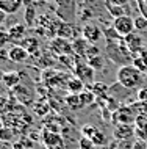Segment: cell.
Returning a JSON list of instances; mask_svg holds the SVG:
<instances>
[{
    "label": "cell",
    "mask_w": 147,
    "mask_h": 149,
    "mask_svg": "<svg viewBox=\"0 0 147 149\" xmlns=\"http://www.w3.org/2000/svg\"><path fill=\"white\" fill-rule=\"evenodd\" d=\"M138 100L141 104H147V88H141L138 91Z\"/></svg>",
    "instance_id": "37"
},
{
    "label": "cell",
    "mask_w": 147,
    "mask_h": 149,
    "mask_svg": "<svg viewBox=\"0 0 147 149\" xmlns=\"http://www.w3.org/2000/svg\"><path fill=\"white\" fill-rule=\"evenodd\" d=\"M5 19H6V14H5V11H3V10H0V27L3 25V22H5Z\"/></svg>",
    "instance_id": "41"
},
{
    "label": "cell",
    "mask_w": 147,
    "mask_h": 149,
    "mask_svg": "<svg viewBox=\"0 0 147 149\" xmlns=\"http://www.w3.org/2000/svg\"><path fill=\"white\" fill-rule=\"evenodd\" d=\"M23 75L21 74V72L17 71H10V72H5V74H2V77H0V80L3 82V85L8 86V88H14L17 86L19 83H21Z\"/></svg>",
    "instance_id": "13"
},
{
    "label": "cell",
    "mask_w": 147,
    "mask_h": 149,
    "mask_svg": "<svg viewBox=\"0 0 147 149\" xmlns=\"http://www.w3.org/2000/svg\"><path fill=\"white\" fill-rule=\"evenodd\" d=\"M25 3V0H0V10L5 11V14H16Z\"/></svg>",
    "instance_id": "14"
},
{
    "label": "cell",
    "mask_w": 147,
    "mask_h": 149,
    "mask_svg": "<svg viewBox=\"0 0 147 149\" xmlns=\"http://www.w3.org/2000/svg\"><path fill=\"white\" fill-rule=\"evenodd\" d=\"M89 90L92 91V93H94V94H96V96H102L103 93H105V91H108L110 88L106 86L105 83H99V82H97V83H91Z\"/></svg>",
    "instance_id": "26"
},
{
    "label": "cell",
    "mask_w": 147,
    "mask_h": 149,
    "mask_svg": "<svg viewBox=\"0 0 147 149\" xmlns=\"http://www.w3.org/2000/svg\"><path fill=\"white\" fill-rule=\"evenodd\" d=\"M136 129L139 130H147V113L146 111H141V115L136 116Z\"/></svg>",
    "instance_id": "27"
},
{
    "label": "cell",
    "mask_w": 147,
    "mask_h": 149,
    "mask_svg": "<svg viewBox=\"0 0 147 149\" xmlns=\"http://www.w3.org/2000/svg\"><path fill=\"white\" fill-rule=\"evenodd\" d=\"M96 132H97V129L94 127V126H89V124H86L85 127H81V134L85 135V136H89V138H92Z\"/></svg>",
    "instance_id": "34"
},
{
    "label": "cell",
    "mask_w": 147,
    "mask_h": 149,
    "mask_svg": "<svg viewBox=\"0 0 147 149\" xmlns=\"http://www.w3.org/2000/svg\"><path fill=\"white\" fill-rule=\"evenodd\" d=\"M81 33H83V38L91 44H96L99 39L102 38V30L99 29L96 24H86V25L83 27Z\"/></svg>",
    "instance_id": "7"
},
{
    "label": "cell",
    "mask_w": 147,
    "mask_h": 149,
    "mask_svg": "<svg viewBox=\"0 0 147 149\" xmlns=\"http://www.w3.org/2000/svg\"><path fill=\"white\" fill-rule=\"evenodd\" d=\"M89 44L85 38H80V39H77L74 44H72V47H74V52H77L80 57L83 58H86V52H88V47H89Z\"/></svg>",
    "instance_id": "19"
},
{
    "label": "cell",
    "mask_w": 147,
    "mask_h": 149,
    "mask_svg": "<svg viewBox=\"0 0 147 149\" xmlns=\"http://www.w3.org/2000/svg\"><path fill=\"white\" fill-rule=\"evenodd\" d=\"M6 42H11L10 36H8V31H0V49H3V46Z\"/></svg>",
    "instance_id": "39"
},
{
    "label": "cell",
    "mask_w": 147,
    "mask_h": 149,
    "mask_svg": "<svg viewBox=\"0 0 147 149\" xmlns=\"http://www.w3.org/2000/svg\"><path fill=\"white\" fill-rule=\"evenodd\" d=\"M97 55H100V49H99L97 46H94V44H89L88 52H86V60L91 58V57H97Z\"/></svg>",
    "instance_id": "35"
},
{
    "label": "cell",
    "mask_w": 147,
    "mask_h": 149,
    "mask_svg": "<svg viewBox=\"0 0 147 149\" xmlns=\"http://www.w3.org/2000/svg\"><path fill=\"white\" fill-rule=\"evenodd\" d=\"M78 148L80 149H92L94 148V143L92 140L89 138V136H80V140H78Z\"/></svg>",
    "instance_id": "30"
},
{
    "label": "cell",
    "mask_w": 147,
    "mask_h": 149,
    "mask_svg": "<svg viewBox=\"0 0 147 149\" xmlns=\"http://www.w3.org/2000/svg\"><path fill=\"white\" fill-rule=\"evenodd\" d=\"M88 64L94 71H100V69H103V66H105V60H103L102 55H97V57L88 58Z\"/></svg>",
    "instance_id": "21"
},
{
    "label": "cell",
    "mask_w": 147,
    "mask_h": 149,
    "mask_svg": "<svg viewBox=\"0 0 147 149\" xmlns=\"http://www.w3.org/2000/svg\"><path fill=\"white\" fill-rule=\"evenodd\" d=\"M8 61H11L10 60V54H8V50H5V47L3 49H0V66L2 64H5Z\"/></svg>",
    "instance_id": "36"
},
{
    "label": "cell",
    "mask_w": 147,
    "mask_h": 149,
    "mask_svg": "<svg viewBox=\"0 0 147 149\" xmlns=\"http://www.w3.org/2000/svg\"><path fill=\"white\" fill-rule=\"evenodd\" d=\"M117 83H121L127 90H136L142 83V72L136 69L133 64L121 66L117 71Z\"/></svg>",
    "instance_id": "2"
},
{
    "label": "cell",
    "mask_w": 147,
    "mask_h": 149,
    "mask_svg": "<svg viewBox=\"0 0 147 149\" xmlns=\"http://www.w3.org/2000/svg\"><path fill=\"white\" fill-rule=\"evenodd\" d=\"M0 149H11V148L8 146L6 143H3V141H2V143H0Z\"/></svg>",
    "instance_id": "44"
},
{
    "label": "cell",
    "mask_w": 147,
    "mask_h": 149,
    "mask_svg": "<svg viewBox=\"0 0 147 149\" xmlns=\"http://www.w3.org/2000/svg\"><path fill=\"white\" fill-rule=\"evenodd\" d=\"M130 0H105V8L110 6H125Z\"/></svg>",
    "instance_id": "33"
},
{
    "label": "cell",
    "mask_w": 147,
    "mask_h": 149,
    "mask_svg": "<svg viewBox=\"0 0 147 149\" xmlns=\"http://www.w3.org/2000/svg\"><path fill=\"white\" fill-rule=\"evenodd\" d=\"M135 30H139V31H146L147 30V19L144 16H138L135 17Z\"/></svg>",
    "instance_id": "29"
},
{
    "label": "cell",
    "mask_w": 147,
    "mask_h": 149,
    "mask_svg": "<svg viewBox=\"0 0 147 149\" xmlns=\"http://www.w3.org/2000/svg\"><path fill=\"white\" fill-rule=\"evenodd\" d=\"M17 44H21L22 47H25L27 50H28V54H33V52H36L38 50V47H39V42H38V39L36 38H33V36H30V38H23L21 42H17Z\"/></svg>",
    "instance_id": "20"
},
{
    "label": "cell",
    "mask_w": 147,
    "mask_h": 149,
    "mask_svg": "<svg viewBox=\"0 0 147 149\" xmlns=\"http://www.w3.org/2000/svg\"><path fill=\"white\" fill-rule=\"evenodd\" d=\"M14 94H16V97H17L19 100H22L23 104H30L31 97H33V93L28 91L25 86H22L21 83H19L17 86H14Z\"/></svg>",
    "instance_id": "18"
},
{
    "label": "cell",
    "mask_w": 147,
    "mask_h": 149,
    "mask_svg": "<svg viewBox=\"0 0 147 149\" xmlns=\"http://www.w3.org/2000/svg\"><path fill=\"white\" fill-rule=\"evenodd\" d=\"M106 11H108V14H110L113 19L121 17V16H125V14H127L125 6H110V8H106Z\"/></svg>",
    "instance_id": "24"
},
{
    "label": "cell",
    "mask_w": 147,
    "mask_h": 149,
    "mask_svg": "<svg viewBox=\"0 0 147 149\" xmlns=\"http://www.w3.org/2000/svg\"><path fill=\"white\" fill-rule=\"evenodd\" d=\"M80 99H81V102H83V105H89L91 102H94V99H96V94H94L92 91H83V93H80Z\"/></svg>",
    "instance_id": "28"
},
{
    "label": "cell",
    "mask_w": 147,
    "mask_h": 149,
    "mask_svg": "<svg viewBox=\"0 0 147 149\" xmlns=\"http://www.w3.org/2000/svg\"><path fill=\"white\" fill-rule=\"evenodd\" d=\"M92 143H94V146H103V144L106 143V138H105V134H102V132H96V134H94V136L92 138Z\"/></svg>",
    "instance_id": "31"
},
{
    "label": "cell",
    "mask_w": 147,
    "mask_h": 149,
    "mask_svg": "<svg viewBox=\"0 0 147 149\" xmlns=\"http://www.w3.org/2000/svg\"><path fill=\"white\" fill-rule=\"evenodd\" d=\"M139 54H141V57H142V58H144L146 61H147V46H144V47H142V50L139 52Z\"/></svg>",
    "instance_id": "42"
},
{
    "label": "cell",
    "mask_w": 147,
    "mask_h": 149,
    "mask_svg": "<svg viewBox=\"0 0 147 149\" xmlns=\"http://www.w3.org/2000/svg\"><path fill=\"white\" fill-rule=\"evenodd\" d=\"M42 2H47V3H52V2H57V0H42Z\"/></svg>",
    "instance_id": "45"
},
{
    "label": "cell",
    "mask_w": 147,
    "mask_h": 149,
    "mask_svg": "<svg viewBox=\"0 0 147 149\" xmlns=\"http://www.w3.org/2000/svg\"><path fill=\"white\" fill-rule=\"evenodd\" d=\"M50 47H52V50L57 52L59 57H61V55H64V54L69 55L70 52H74L72 44H69L64 38H59V36H58L57 39H53V41L50 42Z\"/></svg>",
    "instance_id": "12"
},
{
    "label": "cell",
    "mask_w": 147,
    "mask_h": 149,
    "mask_svg": "<svg viewBox=\"0 0 147 149\" xmlns=\"http://www.w3.org/2000/svg\"><path fill=\"white\" fill-rule=\"evenodd\" d=\"M5 105H6V99L3 97V96H0V107L5 108Z\"/></svg>",
    "instance_id": "43"
},
{
    "label": "cell",
    "mask_w": 147,
    "mask_h": 149,
    "mask_svg": "<svg viewBox=\"0 0 147 149\" xmlns=\"http://www.w3.org/2000/svg\"><path fill=\"white\" fill-rule=\"evenodd\" d=\"M106 57L113 63L125 66L128 64V60H133V55L127 49L124 38L121 39H106Z\"/></svg>",
    "instance_id": "1"
},
{
    "label": "cell",
    "mask_w": 147,
    "mask_h": 149,
    "mask_svg": "<svg viewBox=\"0 0 147 149\" xmlns=\"http://www.w3.org/2000/svg\"><path fill=\"white\" fill-rule=\"evenodd\" d=\"M124 41H125V46H127V49L130 50V54L133 55V58L136 57V54L138 52H141L142 50V39H141V36L139 35H136V33H132V35H128V36H125L124 38Z\"/></svg>",
    "instance_id": "9"
},
{
    "label": "cell",
    "mask_w": 147,
    "mask_h": 149,
    "mask_svg": "<svg viewBox=\"0 0 147 149\" xmlns=\"http://www.w3.org/2000/svg\"><path fill=\"white\" fill-rule=\"evenodd\" d=\"M0 77H2V75H0Z\"/></svg>",
    "instance_id": "46"
},
{
    "label": "cell",
    "mask_w": 147,
    "mask_h": 149,
    "mask_svg": "<svg viewBox=\"0 0 147 149\" xmlns=\"http://www.w3.org/2000/svg\"><path fill=\"white\" fill-rule=\"evenodd\" d=\"M57 14L64 22H74L75 19V0H57Z\"/></svg>",
    "instance_id": "4"
},
{
    "label": "cell",
    "mask_w": 147,
    "mask_h": 149,
    "mask_svg": "<svg viewBox=\"0 0 147 149\" xmlns=\"http://www.w3.org/2000/svg\"><path fill=\"white\" fill-rule=\"evenodd\" d=\"M132 64H133L135 68H136V69H139V71L142 72V74H144V72L147 71V61L141 57V55H139V57L136 55V57H135V58L132 60Z\"/></svg>",
    "instance_id": "25"
},
{
    "label": "cell",
    "mask_w": 147,
    "mask_h": 149,
    "mask_svg": "<svg viewBox=\"0 0 147 149\" xmlns=\"http://www.w3.org/2000/svg\"><path fill=\"white\" fill-rule=\"evenodd\" d=\"M66 86L72 94H80V93L85 91V83L81 82L78 77H72V79H67L66 80Z\"/></svg>",
    "instance_id": "16"
},
{
    "label": "cell",
    "mask_w": 147,
    "mask_h": 149,
    "mask_svg": "<svg viewBox=\"0 0 147 149\" xmlns=\"http://www.w3.org/2000/svg\"><path fill=\"white\" fill-rule=\"evenodd\" d=\"M67 105L70 108H74V110H77V108H83L81 99H80V94H70L69 97H67Z\"/></svg>",
    "instance_id": "22"
},
{
    "label": "cell",
    "mask_w": 147,
    "mask_h": 149,
    "mask_svg": "<svg viewBox=\"0 0 147 149\" xmlns=\"http://www.w3.org/2000/svg\"><path fill=\"white\" fill-rule=\"evenodd\" d=\"M138 6L141 10V16L147 19V0H138Z\"/></svg>",
    "instance_id": "38"
},
{
    "label": "cell",
    "mask_w": 147,
    "mask_h": 149,
    "mask_svg": "<svg viewBox=\"0 0 147 149\" xmlns=\"http://www.w3.org/2000/svg\"><path fill=\"white\" fill-rule=\"evenodd\" d=\"M111 27L117 31V35H121L122 38H125V36L135 33V19L130 14L121 16V17L113 19V25Z\"/></svg>",
    "instance_id": "3"
},
{
    "label": "cell",
    "mask_w": 147,
    "mask_h": 149,
    "mask_svg": "<svg viewBox=\"0 0 147 149\" xmlns=\"http://www.w3.org/2000/svg\"><path fill=\"white\" fill-rule=\"evenodd\" d=\"M75 35V27L72 22H59V27H58V36L59 38H72Z\"/></svg>",
    "instance_id": "17"
},
{
    "label": "cell",
    "mask_w": 147,
    "mask_h": 149,
    "mask_svg": "<svg viewBox=\"0 0 147 149\" xmlns=\"http://www.w3.org/2000/svg\"><path fill=\"white\" fill-rule=\"evenodd\" d=\"M25 31H27V25H23V24H14V25H11L10 29H8V36H10V41L11 42H17L23 39V36H25Z\"/></svg>",
    "instance_id": "15"
},
{
    "label": "cell",
    "mask_w": 147,
    "mask_h": 149,
    "mask_svg": "<svg viewBox=\"0 0 147 149\" xmlns=\"http://www.w3.org/2000/svg\"><path fill=\"white\" fill-rule=\"evenodd\" d=\"M35 14H36L35 8L33 6H27V10H25V22H27V25H33Z\"/></svg>",
    "instance_id": "32"
},
{
    "label": "cell",
    "mask_w": 147,
    "mask_h": 149,
    "mask_svg": "<svg viewBox=\"0 0 147 149\" xmlns=\"http://www.w3.org/2000/svg\"><path fill=\"white\" fill-rule=\"evenodd\" d=\"M13 135H14V130H13V129H10L8 126H5V127L0 129V141H3V143L11 141Z\"/></svg>",
    "instance_id": "23"
},
{
    "label": "cell",
    "mask_w": 147,
    "mask_h": 149,
    "mask_svg": "<svg viewBox=\"0 0 147 149\" xmlns=\"http://www.w3.org/2000/svg\"><path fill=\"white\" fill-rule=\"evenodd\" d=\"M136 113L133 111V107L130 108H121L114 113V119H117V124H132L136 121Z\"/></svg>",
    "instance_id": "11"
},
{
    "label": "cell",
    "mask_w": 147,
    "mask_h": 149,
    "mask_svg": "<svg viewBox=\"0 0 147 149\" xmlns=\"http://www.w3.org/2000/svg\"><path fill=\"white\" fill-rule=\"evenodd\" d=\"M132 149H147V141H144V140H136V141L133 143Z\"/></svg>",
    "instance_id": "40"
},
{
    "label": "cell",
    "mask_w": 147,
    "mask_h": 149,
    "mask_svg": "<svg viewBox=\"0 0 147 149\" xmlns=\"http://www.w3.org/2000/svg\"><path fill=\"white\" fill-rule=\"evenodd\" d=\"M135 134H136V130L130 124H119L114 129V138L119 140V141H128L130 138H133Z\"/></svg>",
    "instance_id": "10"
},
{
    "label": "cell",
    "mask_w": 147,
    "mask_h": 149,
    "mask_svg": "<svg viewBox=\"0 0 147 149\" xmlns=\"http://www.w3.org/2000/svg\"><path fill=\"white\" fill-rule=\"evenodd\" d=\"M42 143L49 149H64L61 135L58 132L49 130V129H44V132H42Z\"/></svg>",
    "instance_id": "5"
},
{
    "label": "cell",
    "mask_w": 147,
    "mask_h": 149,
    "mask_svg": "<svg viewBox=\"0 0 147 149\" xmlns=\"http://www.w3.org/2000/svg\"><path fill=\"white\" fill-rule=\"evenodd\" d=\"M75 75H77L85 85H91L92 80H94V69L89 66L88 63L78 61L77 66H75Z\"/></svg>",
    "instance_id": "6"
},
{
    "label": "cell",
    "mask_w": 147,
    "mask_h": 149,
    "mask_svg": "<svg viewBox=\"0 0 147 149\" xmlns=\"http://www.w3.org/2000/svg\"><path fill=\"white\" fill-rule=\"evenodd\" d=\"M8 54H10V60L13 63H23L27 58H28V50L25 49V47H22L21 44L14 42L13 46H11V49L8 50Z\"/></svg>",
    "instance_id": "8"
}]
</instances>
